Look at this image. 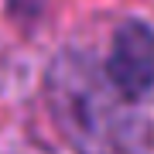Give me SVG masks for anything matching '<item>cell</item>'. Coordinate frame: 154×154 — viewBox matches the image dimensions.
<instances>
[{
	"mask_svg": "<svg viewBox=\"0 0 154 154\" xmlns=\"http://www.w3.org/2000/svg\"><path fill=\"white\" fill-rule=\"evenodd\" d=\"M48 110L75 154H151V127L89 55L69 51L48 72Z\"/></svg>",
	"mask_w": 154,
	"mask_h": 154,
	"instance_id": "obj_1",
	"label": "cell"
},
{
	"mask_svg": "<svg viewBox=\"0 0 154 154\" xmlns=\"http://www.w3.org/2000/svg\"><path fill=\"white\" fill-rule=\"evenodd\" d=\"M106 79L120 89V96L140 99L154 86V31L140 21H127L113 34Z\"/></svg>",
	"mask_w": 154,
	"mask_h": 154,
	"instance_id": "obj_2",
	"label": "cell"
}]
</instances>
